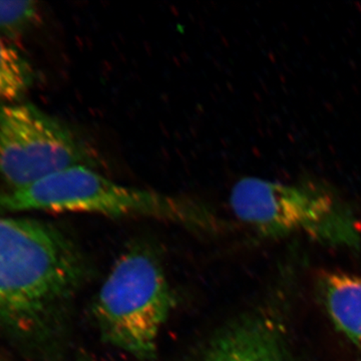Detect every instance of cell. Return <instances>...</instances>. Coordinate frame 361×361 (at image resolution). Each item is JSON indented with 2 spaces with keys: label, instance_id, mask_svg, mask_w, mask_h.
<instances>
[{
  "label": "cell",
  "instance_id": "ba28073f",
  "mask_svg": "<svg viewBox=\"0 0 361 361\" xmlns=\"http://www.w3.org/2000/svg\"><path fill=\"white\" fill-rule=\"evenodd\" d=\"M33 82V71L25 56L0 37V103L25 96Z\"/></svg>",
  "mask_w": 361,
  "mask_h": 361
},
{
  "label": "cell",
  "instance_id": "3957f363",
  "mask_svg": "<svg viewBox=\"0 0 361 361\" xmlns=\"http://www.w3.org/2000/svg\"><path fill=\"white\" fill-rule=\"evenodd\" d=\"M229 204L240 222L263 236L303 235L326 245L349 248L360 243L353 209L322 183L242 178L232 188Z\"/></svg>",
  "mask_w": 361,
  "mask_h": 361
},
{
  "label": "cell",
  "instance_id": "5b68a950",
  "mask_svg": "<svg viewBox=\"0 0 361 361\" xmlns=\"http://www.w3.org/2000/svg\"><path fill=\"white\" fill-rule=\"evenodd\" d=\"M96 149L70 127L30 104H0V176L11 189L75 166L101 167Z\"/></svg>",
  "mask_w": 361,
  "mask_h": 361
},
{
  "label": "cell",
  "instance_id": "8992f818",
  "mask_svg": "<svg viewBox=\"0 0 361 361\" xmlns=\"http://www.w3.org/2000/svg\"><path fill=\"white\" fill-rule=\"evenodd\" d=\"M199 361H290L281 330L264 315L241 318L209 341Z\"/></svg>",
  "mask_w": 361,
  "mask_h": 361
},
{
  "label": "cell",
  "instance_id": "277c9868",
  "mask_svg": "<svg viewBox=\"0 0 361 361\" xmlns=\"http://www.w3.org/2000/svg\"><path fill=\"white\" fill-rule=\"evenodd\" d=\"M175 303L159 258L135 245L116 261L94 299L92 315L104 343L137 360H152Z\"/></svg>",
  "mask_w": 361,
  "mask_h": 361
},
{
  "label": "cell",
  "instance_id": "9c48e42d",
  "mask_svg": "<svg viewBox=\"0 0 361 361\" xmlns=\"http://www.w3.org/2000/svg\"><path fill=\"white\" fill-rule=\"evenodd\" d=\"M39 18V8L35 1H0V35L16 37Z\"/></svg>",
  "mask_w": 361,
  "mask_h": 361
},
{
  "label": "cell",
  "instance_id": "6da1fadb",
  "mask_svg": "<svg viewBox=\"0 0 361 361\" xmlns=\"http://www.w3.org/2000/svg\"><path fill=\"white\" fill-rule=\"evenodd\" d=\"M87 273L80 251L54 226L0 217V329L49 331Z\"/></svg>",
  "mask_w": 361,
  "mask_h": 361
},
{
  "label": "cell",
  "instance_id": "7a4b0ae2",
  "mask_svg": "<svg viewBox=\"0 0 361 361\" xmlns=\"http://www.w3.org/2000/svg\"><path fill=\"white\" fill-rule=\"evenodd\" d=\"M0 209L148 217L199 230L218 225L209 209L199 202L125 186L85 166L68 168L30 186L0 193Z\"/></svg>",
  "mask_w": 361,
  "mask_h": 361
},
{
  "label": "cell",
  "instance_id": "52a82bcc",
  "mask_svg": "<svg viewBox=\"0 0 361 361\" xmlns=\"http://www.w3.org/2000/svg\"><path fill=\"white\" fill-rule=\"evenodd\" d=\"M320 284L323 302L332 322L361 348V277L327 273Z\"/></svg>",
  "mask_w": 361,
  "mask_h": 361
}]
</instances>
